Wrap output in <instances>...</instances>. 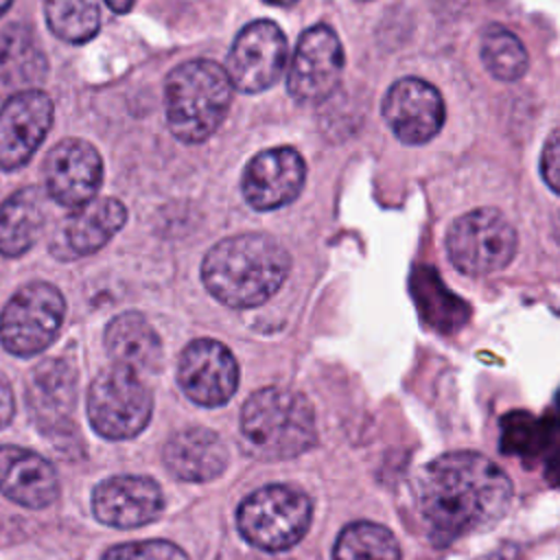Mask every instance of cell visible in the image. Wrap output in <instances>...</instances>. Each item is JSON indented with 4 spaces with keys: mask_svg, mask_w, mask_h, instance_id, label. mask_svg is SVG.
<instances>
[{
    "mask_svg": "<svg viewBox=\"0 0 560 560\" xmlns=\"http://www.w3.org/2000/svg\"><path fill=\"white\" fill-rule=\"evenodd\" d=\"M420 510L438 540H453L499 521L512 499L510 477L488 457L455 451L435 457L420 477Z\"/></svg>",
    "mask_w": 560,
    "mask_h": 560,
    "instance_id": "1",
    "label": "cell"
},
{
    "mask_svg": "<svg viewBox=\"0 0 560 560\" xmlns=\"http://www.w3.org/2000/svg\"><path fill=\"white\" fill-rule=\"evenodd\" d=\"M291 258L267 234H236L208 249L201 280L212 298L232 308H252L267 302L287 280Z\"/></svg>",
    "mask_w": 560,
    "mask_h": 560,
    "instance_id": "2",
    "label": "cell"
},
{
    "mask_svg": "<svg viewBox=\"0 0 560 560\" xmlns=\"http://www.w3.org/2000/svg\"><path fill=\"white\" fill-rule=\"evenodd\" d=\"M232 90L225 68L217 61L192 59L177 66L164 85L166 120L173 136L186 144L208 140L230 109Z\"/></svg>",
    "mask_w": 560,
    "mask_h": 560,
    "instance_id": "3",
    "label": "cell"
},
{
    "mask_svg": "<svg viewBox=\"0 0 560 560\" xmlns=\"http://www.w3.org/2000/svg\"><path fill=\"white\" fill-rule=\"evenodd\" d=\"M241 433L258 457H298L315 444V413L300 392L278 385L262 387L241 409Z\"/></svg>",
    "mask_w": 560,
    "mask_h": 560,
    "instance_id": "4",
    "label": "cell"
},
{
    "mask_svg": "<svg viewBox=\"0 0 560 560\" xmlns=\"http://www.w3.org/2000/svg\"><path fill=\"white\" fill-rule=\"evenodd\" d=\"M313 503L306 492L287 483L254 490L236 510L241 536L262 551H284L302 540L311 525Z\"/></svg>",
    "mask_w": 560,
    "mask_h": 560,
    "instance_id": "5",
    "label": "cell"
},
{
    "mask_svg": "<svg viewBox=\"0 0 560 560\" xmlns=\"http://www.w3.org/2000/svg\"><path fill=\"white\" fill-rule=\"evenodd\" d=\"M516 230L497 208H475L457 217L446 232V254L466 276L505 269L516 254Z\"/></svg>",
    "mask_w": 560,
    "mask_h": 560,
    "instance_id": "6",
    "label": "cell"
},
{
    "mask_svg": "<svg viewBox=\"0 0 560 560\" xmlns=\"http://www.w3.org/2000/svg\"><path fill=\"white\" fill-rule=\"evenodd\" d=\"M151 411V392L133 370L107 368L90 385L88 418L103 438L127 440L138 435L149 424Z\"/></svg>",
    "mask_w": 560,
    "mask_h": 560,
    "instance_id": "7",
    "label": "cell"
},
{
    "mask_svg": "<svg viewBox=\"0 0 560 560\" xmlns=\"http://www.w3.org/2000/svg\"><path fill=\"white\" fill-rule=\"evenodd\" d=\"M66 302L57 287L28 282L13 293L0 313V341L18 357L42 352L59 332Z\"/></svg>",
    "mask_w": 560,
    "mask_h": 560,
    "instance_id": "8",
    "label": "cell"
},
{
    "mask_svg": "<svg viewBox=\"0 0 560 560\" xmlns=\"http://www.w3.org/2000/svg\"><path fill=\"white\" fill-rule=\"evenodd\" d=\"M343 72V48L328 24L304 31L289 61L287 90L302 105L326 101L339 85Z\"/></svg>",
    "mask_w": 560,
    "mask_h": 560,
    "instance_id": "9",
    "label": "cell"
},
{
    "mask_svg": "<svg viewBox=\"0 0 560 560\" xmlns=\"http://www.w3.org/2000/svg\"><path fill=\"white\" fill-rule=\"evenodd\" d=\"M287 68V37L271 20H256L238 31L228 52L225 72L245 94L271 88Z\"/></svg>",
    "mask_w": 560,
    "mask_h": 560,
    "instance_id": "10",
    "label": "cell"
},
{
    "mask_svg": "<svg viewBox=\"0 0 560 560\" xmlns=\"http://www.w3.org/2000/svg\"><path fill=\"white\" fill-rule=\"evenodd\" d=\"M381 109L392 133L405 144L433 140L446 118L440 92L418 77H405L392 83L383 96Z\"/></svg>",
    "mask_w": 560,
    "mask_h": 560,
    "instance_id": "11",
    "label": "cell"
},
{
    "mask_svg": "<svg viewBox=\"0 0 560 560\" xmlns=\"http://www.w3.org/2000/svg\"><path fill=\"white\" fill-rule=\"evenodd\" d=\"M177 383L192 402L201 407H219L236 392V359L221 341L195 339L179 357Z\"/></svg>",
    "mask_w": 560,
    "mask_h": 560,
    "instance_id": "12",
    "label": "cell"
},
{
    "mask_svg": "<svg viewBox=\"0 0 560 560\" xmlns=\"http://www.w3.org/2000/svg\"><path fill=\"white\" fill-rule=\"evenodd\" d=\"M306 182V162L291 147L256 153L241 177L245 201L260 212L278 210L298 199Z\"/></svg>",
    "mask_w": 560,
    "mask_h": 560,
    "instance_id": "13",
    "label": "cell"
},
{
    "mask_svg": "<svg viewBox=\"0 0 560 560\" xmlns=\"http://www.w3.org/2000/svg\"><path fill=\"white\" fill-rule=\"evenodd\" d=\"M52 125V103L42 90H22L0 107V168L24 166Z\"/></svg>",
    "mask_w": 560,
    "mask_h": 560,
    "instance_id": "14",
    "label": "cell"
},
{
    "mask_svg": "<svg viewBox=\"0 0 560 560\" xmlns=\"http://www.w3.org/2000/svg\"><path fill=\"white\" fill-rule=\"evenodd\" d=\"M44 179L48 195L57 203L79 208L94 199L103 182L101 155L81 138H63L46 155Z\"/></svg>",
    "mask_w": 560,
    "mask_h": 560,
    "instance_id": "15",
    "label": "cell"
},
{
    "mask_svg": "<svg viewBox=\"0 0 560 560\" xmlns=\"http://www.w3.org/2000/svg\"><path fill=\"white\" fill-rule=\"evenodd\" d=\"M164 497L149 477L118 475L101 481L92 492L94 516L112 527L131 529L151 523L162 512Z\"/></svg>",
    "mask_w": 560,
    "mask_h": 560,
    "instance_id": "16",
    "label": "cell"
},
{
    "mask_svg": "<svg viewBox=\"0 0 560 560\" xmlns=\"http://www.w3.org/2000/svg\"><path fill=\"white\" fill-rule=\"evenodd\" d=\"M0 492L31 510L50 505L57 499V472L42 455L22 446H0Z\"/></svg>",
    "mask_w": 560,
    "mask_h": 560,
    "instance_id": "17",
    "label": "cell"
},
{
    "mask_svg": "<svg viewBox=\"0 0 560 560\" xmlns=\"http://www.w3.org/2000/svg\"><path fill=\"white\" fill-rule=\"evenodd\" d=\"M164 464L182 481H210L219 477L230 453L219 433L206 427H186L164 444Z\"/></svg>",
    "mask_w": 560,
    "mask_h": 560,
    "instance_id": "18",
    "label": "cell"
},
{
    "mask_svg": "<svg viewBox=\"0 0 560 560\" xmlns=\"http://www.w3.org/2000/svg\"><path fill=\"white\" fill-rule=\"evenodd\" d=\"M28 409L42 431L55 433L68 420L77 400V374L63 359L42 361L28 378Z\"/></svg>",
    "mask_w": 560,
    "mask_h": 560,
    "instance_id": "19",
    "label": "cell"
},
{
    "mask_svg": "<svg viewBox=\"0 0 560 560\" xmlns=\"http://www.w3.org/2000/svg\"><path fill=\"white\" fill-rule=\"evenodd\" d=\"M105 348L116 365L140 372H155L162 361V346L140 313H120L105 328Z\"/></svg>",
    "mask_w": 560,
    "mask_h": 560,
    "instance_id": "20",
    "label": "cell"
},
{
    "mask_svg": "<svg viewBox=\"0 0 560 560\" xmlns=\"http://www.w3.org/2000/svg\"><path fill=\"white\" fill-rule=\"evenodd\" d=\"M127 210L114 197L90 199L79 206L66 223V241L79 256L98 252L125 225Z\"/></svg>",
    "mask_w": 560,
    "mask_h": 560,
    "instance_id": "21",
    "label": "cell"
},
{
    "mask_svg": "<svg viewBox=\"0 0 560 560\" xmlns=\"http://www.w3.org/2000/svg\"><path fill=\"white\" fill-rule=\"evenodd\" d=\"M44 219V197L37 188L28 186L13 192L0 206V254L9 258L26 254L39 236Z\"/></svg>",
    "mask_w": 560,
    "mask_h": 560,
    "instance_id": "22",
    "label": "cell"
},
{
    "mask_svg": "<svg viewBox=\"0 0 560 560\" xmlns=\"http://www.w3.org/2000/svg\"><path fill=\"white\" fill-rule=\"evenodd\" d=\"M46 74V59L24 24H11L0 35V85L7 90H33Z\"/></svg>",
    "mask_w": 560,
    "mask_h": 560,
    "instance_id": "23",
    "label": "cell"
},
{
    "mask_svg": "<svg viewBox=\"0 0 560 560\" xmlns=\"http://www.w3.org/2000/svg\"><path fill=\"white\" fill-rule=\"evenodd\" d=\"M332 560H400V547L385 525L359 521L339 532Z\"/></svg>",
    "mask_w": 560,
    "mask_h": 560,
    "instance_id": "24",
    "label": "cell"
},
{
    "mask_svg": "<svg viewBox=\"0 0 560 560\" xmlns=\"http://www.w3.org/2000/svg\"><path fill=\"white\" fill-rule=\"evenodd\" d=\"M486 70L499 81H516L527 72L529 57L523 42L505 26L490 24L481 33L479 46Z\"/></svg>",
    "mask_w": 560,
    "mask_h": 560,
    "instance_id": "25",
    "label": "cell"
},
{
    "mask_svg": "<svg viewBox=\"0 0 560 560\" xmlns=\"http://www.w3.org/2000/svg\"><path fill=\"white\" fill-rule=\"evenodd\" d=\"M44 13L50 31L70 44L92 39L101 24L96 0H46Z\"/></svg>",
    "mask_w": 560,
    "mask_h": 560,
    "instance_id": "26",
    "label": "cell"
},
{
    "mask_svg": "<svg viewBox=\"0 0 560 560\" xmlns=\"http://www.w3.org/2000/svg\"><path fill=\"white\" fill-rule=\"evenodd\" d=\"M103 560H188V556L168 540H142L116 545L105 551Z\"/></svg>",
    "mask_w": 560,
    "mask_h": 560,
    "instance_id": "27",
    "label": "cell"
},
{
    "mask_svg": "<svg viewBox=\"0 0 560 560\" xmlns=\"http://www.w3.org/2000/svg\"><path fill=\"white\" fill-rule=\"evenodd\" d=\"M540 175L545 184L560 195V129H556L540 151Z\"/></svg>",
    "mask_w": 560,
    "mask_h": 560,
    "instance_id": "28",
    "label": "cell"
},
{
    "mask_svg": "<svg viewBox=\"0 0 560 560\" xmlns=\"http://www.w3.org/2000/svg\"><path fill=\"white\" fill-rule=\"evenodd\" d=\"M13 411H15L13 392H11V385H9L7 376L0 372V429L11 422Z\"/></svg>",
    "mask_w": 560,
    "mask_h": 560,
    "instance_id": "29",
    "label": "cell"
},
{
    "mask_svg": "<svg viewBox=\"0 0 560 560\" xmlns=\"http://www.w3.org/2000/svg\"><path fill=\"white\" fill-rule=\"evenodd\" d=\"M136 0H105V4L114 11V13H127L133 7Z\"/></svg>",
    "mask_w": 560,
    "mask_h": 560,
    "instance_id": "30",
    "label": "cell"
},
{
    "mask_svg": "<svg viewBox=\"0 0 560 560\" xmlns=\"http://www.w3.org/2000/svg\"><path fill=\"white\" fill-rule=\"evenodd\" d=\"M265 2H269V4H276V7H291V4H295L298 0H265Z\"/></svg>",
    "mask_w": 560,
    "mask_h": 560,
    "instance_id": "31",
    "label": "cell"
},
{
    "mask_svg": "<svg viewBox=\"0 0 560 560\" xmlns=\"http://www.w3.org/2000/svg\"><path fill=\"white\" fill-rule=\"evenodd\" d=\"M9 4H11V0H0V15L9 9Z\"/></svg>",
    "mask_w": 560,
    "mask_h": 560,
    "instance_id": "32",
    "label": "cell"
},
{
    "mask_svg": "<svg viewBox=\"0 0 560 560\" xmlns=\"http://www.w3.org/2000/svg\"><path fill=\"white\" fill-rule=\"evenodd\" d=\"M363 2H368V0H363Z\"/></svg>",
    "mask_w": 560,
    "mask_h": 560,
    "instance_id": "33",
    "label": "cell"
}]
</instances>
